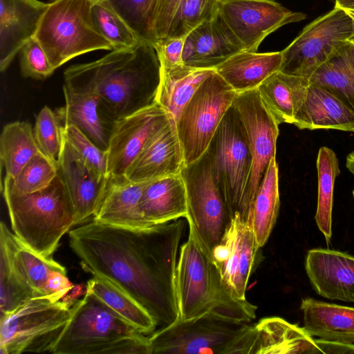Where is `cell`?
<instances>
[{"label": "cell", "mask_w": 354, "mask_h": 354, "mask_svg": "<svg viewBox=\"0 0 354 354\" xmlns=\"http://www.w3.org/2000/svg\"><path fill=\"white\" fill-rule=\"evenodd\" d=\"M92 15L97 30L111 43L113 50L131 48L142 40L107 0H95Z\"/></svg>", "instance_id": "obj_39"}, {"label": "cell", "mask_w": 354, "mask_h": 354, "mask_svg": "<svg viewBox=\"0 0 354 354\" xmlns=\"http://www.w3.org/2000/svg\"><path fill=\"white\" fill-rule=\"evenodd\" d=\"M278 165L273 158L256 194L251 227L258 245L261 248L268 241L279 214Z\"/></svg>", "instance_id": "obj_35"}, {"label": "cell", "mask_w": 354, "mask_h": 354, "mask_svg": "<svg viewBox=\"0 0 354 354\" xmlns=\"http://www.w3.org/2000/svg\"><path fill=\"white\" fill-rule=\"evenodd\" d=\"M321 353L315 339L303 327L279 317H268L251 324L242 346L241 354Z\"/></svg>", "instance_id": "obj_21"}, {"label": "cell", "mask_w": 354, "mask_h": 354, "mask_svg": "<svg viewBox=\"0 0 354 354\" xmlns=\"http://www.w3.org/2000/svg\"><path fill=\"white\" fill-rule=\"evenodd\" d=\"M318 177L317 206L315 220L327 243L332 237V212L335 178L340 171L337 157L333 150L319 148L317 158Z\"/></svg>", "instance_id": "obj_36"}, {"label": "cell", "mask_w": 354, "mask_h": 354, "mask_svg": "<svg viewBox=\"0 0 354 354\" xmlns=\"http://www.w3.org/2000/svg\"><path fill=\"white\" fill-rule=\"evenodd\" d=\"M346 168L354 176V152L347 162Z\"/></svg>", "instance_id": "obj_51"}, {"label": "cell", "mask_w": 354, "mask_h": 354, "mask_svg": "<svg viewBox=\"0 0 354 354\" xmlns=\"http://www.w3.org/2000/svg\"><path fill=\"white\" fill-rule=\"evenodd\" d=\"M214 71L185 64L171 68L161 66L157 103L176 123L198 88Z\"/></svg>", "instance_id": "obj_30"}, {"label": "cell", "mask_w": 354, "mask_h": 354, "mask_svg": "<svg viewBox=\"0 0 354 354\" xmlns=\"http://www.w3.org/2000/svg\"><path fill=\"white\" fill-rule=\"evenodd\" d=\"M349 11H351V12L354 13V10H349Z\"/></svg>", "instance_id": "obj_53"}, {"label": "cell", "mask_w": 354, "mask_h": 354, "mask_svg": "<svg viewBox=\"0 0 354 354\" xmlns=\"http://www.w3.org/2000/svg\"><path fill=\"white\" fill-rule=\"evenodd\" d=\"M146 335L86 290L51 353L151 354Z\"/></svg>", "instance_id": "obj_4"}, {"label": "cell", "mask_w": 354, "mask_h": 354, "mask_svg": "<svg viewBox=\"0 0 354 354\" xmlns=\"http://www.w3.org/2000/svg\"><path fill=\"white\" fill-rule=\"evenodd\" d=\"M182 0H151L145 21V40L153 44L167 38Z\"/></svg>", "instance_id": "obj_42"}, {"label": "cell", "mask_w": 354, "mask_h": 354, "mask_svg": "<svg viewBox=\"0 0 354 354\" xmlns=\"http://www.w3.org/2000/svg\"><path fill=\"white\" fill-rule=\"evenodd\" d=\"M141 39L145 40V21L151 0H107Z\"/></svg>", "instance_id": "obj_45"}, {"label": "cell", "mask_w": 354, "mask_h": 354, "mask_svg": "<svg viewBox=\"0 0 354 354\" xmlns=\"http://www.w3.org/2000/svg\"><path fill=\"white\" fill-rule=\"evenodd\" d=\"M95 1V0H94Z\"/></svg>", "instance_id": "obj_55"}, {"label": "cell", "mask_w": 354, "mask_h": 354, "mask_svg": "<svg viewBox=\"0 0 354 354\" xmlns=\"http://www.w3.org/2000/svg\"><path fill=\"white\" fill-rule=\"evenodd\" d=\"M352 19L334 7L304 28L283 50L279 71L308 80L351 35Z\"/></svg>", "instance_id": "obj_12"}, {"label": "cell", "mask_w": 354, "mask_h": 354, "mask_svg": "<svg viewBox=\"0 0 354 354\" xmlns=\"http://www.w3.org/2000/svg\"><path fill=\"white\" fill-rule=\"evenodd\" d=\"M218 1H220V0H218Z\"/></svg>", "instance_id": "obj_54"}, {"label": "cell", "mask_w": 354, "mask_h": 354, "mask_svg": "<svg viewBox=\"0 0 354 354\" xmlns=\"http://www.w3.org/2000/svg\"><path fill=\"white\" fill-rule=\"evenodd\" d=\"M309 81L329 91L354 112V46L345 41Z\"/></svg>", "instance_id": "obj_31"}, {"label": "cell", "mask_w": 354, "mask_h": 354, "mask_svg": "<svg viewBox=\"0 0 354 354\" xmlns=\"http://www.w3.org/2000/svg\"><path fill=\"white\" fill-rule=\"evenodd\" d=\"M184 227L180 218L145 229L93 220L70 230L69 245L85 270L124 290L162 328L178 319L176 270Z\"/></svg>", "instance_id": "obj_1"}, {"label": "cell", "mask_w": 354, "mask_h": 354, "mask_svg": "<svg viewBox=\"0 0 354 354\" xmlns=\"http://www.w3.org/2000/svg\"><path fill=\"white\" fill-rule=\"evenodd\" d=\"M305 270L317 295L354 303V256L328 248L308 250Z\"/></svg>", "instance_id": "obj_18"}, {"label": "cell", "mask_w": 354, "mask_h": 354, "mask_svg": "<svg viewBox=\"0 0 354 354\" xmlns=\"http://www.w3.org/2000/svg\"><path fill=\"white\" fill-rule=\"evenodd\" d=\"M62 133L67 142L91 167L99 174L107 176L106 151L98 148L73 124L62 126Z\"/></svg>", "instance_id": "obj_43"}, {"label": "cell", "mask_w": 354, "mask_h": 354, "mask_svg": "<svg viewBox=\"0 0 354 354\" xmlns=\"http://www.w3.org/2000/svg\"><path fill=\"white\" fill-rule=\"evenodd\" d=\"M281 63V51L242 50L217 66L214 71L236 93H241L257 88L266 79L279 71Z\"/></svg>", "instance_id": "obj_28"}, {"label": "cell", "mask_w": 354, "mask_h": 354, "mask_svg": "<svg viewBox=\"0 0 354 354\" xmlns=\"http://www.w3.org/2000/svg\"><path fill=\"white\" fill-rule=\"evenodd\" d=\"M58 173L75 209V225L86 223L97 212L106 192L109 177L91 167L64 137Z\"/></svg>", "instance_id": "obj_17"}, {"label": "cell", "mask_w": 354, "mask_h": 354, "mask_svg": "<svg viewBox=\"0 0 354 354\" xmlns=\"http://www.w3.org/2000/svg\"><path fill=\"white\" fill-rule=\"evenodd\" d=\"M218 0H182L168 37H186L198 25L212 19L218 11Z\"/></svg>", "instance_id": "obj_41"}, {"label": "cell", "mask_w": 354, "mask_h": 354, "mask_svg": "<svg viewBox=\"0 0 354 354\" xmlns=\"http://www.w3.org/2000/svg\"><path fill=\"white\" fill-rule=\"evenodd\" d=\"M345 10L348 13V15L351 17V19H352V24H353V32H352V34L347 39V40L346 41H347V42H348V43H350V44H351L352 45L354 46V13L351 12L349 10Z\"/></svg>", "instance_id": "obj_50"}, {"label": "cell", "mask_w": 354, "mask_h": 354, "mask_svg": "<svg viewBox=\"0 0 354 354\" xmlns=\"http://www.w3.org/2000/svg\"><path fill=\"white\" fill-rule=\"evenodd\" d=\"M232 105L245 127L252 157L249 187L252 212L257 191L271 160L275 158L279 123L263 104L257 88L236 93Z\"/></svg>", "instance_id": "obj_14"}, {"label": "cell", "mask_w": 354, "mask_h": 354, "mask_svg": "<svg viewBox=\"0 0 354 354\" xmlns=\"http://www.w3.org/2000/svg\"><path fill=\"white\" fill-rule=\"evenodd\" d=\"M139 206L142 216L151 225L186 218V189L180 174L148 182Z\"/></svg>", "instance_id": "obj_26"}, {"label": "cell", "mask_w": 354, "mask_h": 354, "mask_svg": "<svg viewBox=\"0 0 354 354\" xmlns=\"http://www.w3.org/2000/svg\"><path fill=\"white\" fill-rule=\"evenodd\" d=\"M250 325L211 313L178 319L149 336L151 354L239 353Z\"/></svg>", "instance_id": "obj_9"}, {"label": "cell", "mask_w": 354, "mask_h": 354, "mask_svg": "<svg viewBox=\"0 0 354 354\" xmlns=\"http://www.w3.org/2000/svg\"><path fill=\"white\" fill-rule=\"evenodd\" d=\"M147 183H133L125 177H109L106 192L93 220L131 229L154 226L144 218L139 206Z\"/></svg>", "instance_id": "obj_24"}, {"label": "cell", "mask_w": 354, "mask_h": 354, "mask_svg": "<svg viewBox=\"0 0 354 354\" xmlns=\"http://www.w3.org/2000/svg\"><path fill=\"white\" fill-rule=\"evenodd\" d=\"M65 84L99 98L115 122L157 103L161 66L153 44L141 40L101 58L74 64L64 73Z\"/></svg>", "instance_id": "obj_2"}, {"label": "cell", "mask_w": 354, "mask_h": 354, "mask_svg": "<svg viewBox=\"0 0 354 354\" xmlns=\"http://www.w3.org/2000/svg\"><path fill=\"white\" fill-rule=\"evenodd\" d=\"M64 106L56 109L61 124H73L98 148L106 151L115 124L93 93L63 86Z\"/></svg>", "instance_id": "obj_22"}, {"label": "cell", "mask_w": 354, "mask_h": 354, "mask_svg": "<svg viewBox=\"0 0 354 354\" xmlns=\"http://www.w3.org/2000/svg\"><path fill=\"white\" fill-rule=\"evenodd\" d=\"M75 302L32 297L1 315L0 353L51 351L69 322Z\"/></svg>", "instance_id": "obj_8"}, {"label": "cell", "mask_w": 354, "mask_h": 354, "mask_svg": "<svg viewBox=\"0 0 354 354\" xmlns=\"http://www.w3.org/2000/svg\"><path fill=\"white\" fill-rule=\"evenodd\" d=\"M73 288V283L66 276V271H57L51 274L48 281V296L55 300H61Z\"/></svg>", "instance_id": "obj_47"}, {"label": "cell", "mask_w": 354, "mask_h": 354, "mask_svg": "<svg viewBox=\"0 0 354 354\" xmlns=\"http://www.w3.org/2000/svg\"><path fill=\"white\" fill-rule=\"evenodd\" d=\"M292 124L299 129L354 132V112L327 89L310 84Z\"/></svg>", "instance_id": "obj_25"}, {"label": "cell", "mask_w": 354, "mask_h": 354, "mask_svg": "<svg viewBox=\"0 0 354 354\" xmlns=\"http://www.w3.org/2000/svg\"><path fill=\"white\" fill-rule=\"evenodd\" d=\"M185 37H168L154 42V46L160 66L166 68L174 67L183 62V51Z\"/></svg>", "instance_id": "obj_46"}, {"label": "cell", "mask_w": 354, "mask_h": 354, "mask_svg": "<svg viewBox=\"0 0 354 354\" xmlns=\"http://www.w3.org/2000/svg\"><path fill=\"white\" fill-rule=\"evenodd\" d=\"M13 259L22 279L36 297L48 296L47 283L53 272L66 271L51 257H44L24 245L16 236L13 243Z\"/></svg>", "instance_id": "obj_37"}, {"label": "cell", "mask_w": 354, "mask_h": 354, "mask_svg": "<svg viewBox=\"0 0 354 354\" xmlns=\"http://www.w3.org/2000/svg\"><path fill=\"white\" fill-rule=\"evenodd\" d=\"M353 198H354V189L353 190Z\"/></svg>", "instance_id": "obj_52"}, {"label": "cell", "mask_w": 354, "mask_h": 354, "mask_svg": "<svg viewBox=\"0 0 354 354\" xmlns=\"http://www.w3.org/2000/svg\"><path fill=\"white\" fill-rule=\"evenodd\" d=\"M86 290L145 335H151L158 326L154 318L135 299L109 280L93 276Z\"/></svg>", "instance_id": "obj_33"}, {"label": "cell", "mask_w": 354, "mask_h": 354, "mask_svg": "<svg viewBox=\"0 0 354 354\" xmlns=\"http://www.w3.org/2000/svg\"><path fill=\"white\" fill-rule=\"evenodd\" d=\"M335 7L346 10H354V0H335Z\"/></svg>", "instance_id": "obj_49"}, {"label": "cell", "mask_w": 354, "mask_h": 354, "mask_svg": "<svg viewBox=\"0 0 354 354\" xmlns=\"http://www.w3.org/2000/svg\"><path fill=\"white\" fill-rule=\"evenodd\" d=\"M48 6L39 0H0V70L5 71L34 37Z\"/></svg>", "instance_id": "obj_23"}, {"label": "cell", "mask_w": 354, "mask_h": 354, "mask_svg": "<svg viewBox=\"0 0 354 354\" xmlns=\"http://www.w3.org/2000/svg\"><path fill=\"white\" fill-rule=\"evenodd\" d=\"M58 174L57 167L42 153L32 157L12 179L1 180V190L15 195L34 193L48 187Z\"/></svg>", "instance_id": "obj_38"}, {"label": "cell", "mask_w": 354, "mask_h": 354, "mask_svg": "<svg viewBox=\"0 0 354 354\" xmlns=\"http://www.w3.org/2000/svg\"><path fill=\"white\" fill-rule=\"evenodd\" d=\"M1 192L13 233L24 245L50 258L75 221L73 205L59 173L38 192L24 195Z\"/></svg>", "instance_id": "obj_5"}, {"label": "cell", "mask_w": 354, "mask_h": 354, "mask_svg": "<svg viewBox=\"0 0 354 354\" xmlns=\"http://www.w3.org/2000/svg\"><path fill=\"white\" fill-rule=\"evenodd\" d=\"M184 165L176 123L171 120L149 141L124 177L133 183L149 182L180 174Z\"/></svg>", "instance_id": "obj_20"}, {"label": "cell", "mask_w": 354, "mask_h": 354, "mask_svg": "<svg viewBox=\"0 0 354 354\" xmlns=\"http://www.w3.org/2000/svg\"><path fill=\"white\" fill-rule=\"evenodd\" d=\"M171 120L156 104L116 121L106 151L107 176L124 177L149 141Z\"/></svg>", "instance_id": "obj_15"}, {"label": "cell", "mask_w": 354, "mask_h": 354, "mask_svg": "<svg viewBox=\"0 0 354 354\" xmlns=\"http://www.w3.org/2000/svg\"><path fill=\"white\" fill-rule=\"evenodd\" d=\"M15 238L3 221L0 225V311L1 315L15 310L27 300L35 297L32 290L25 283L13 259Z\"/></svg>", "instance_id": "obj_32"}, {"label": "cell", "mask_w": 354, "mask_h": 354, "mask_svg": "<svg viewBox=\"0 0 354 354\" xmlns=\"http://www.w3.org/2000/svg\"><path fill=\"white\" fill-rule=\"evenodd\" d=\"M218 12L243 50L252 52L276 30L306 18L275 0H220Z\"/></svg>", "instance_id": "obj_13"}, {"label": "cell", "mask_w": 354, "mask_h": 354, "mask_svg": "<svg viewBox=\"0 0 354 354\" xmlns=\"http://www.w3.org/2000/svg\"><path fill=\"white\" fill-rule=\"evenodd\" d=\"M243 50L218 11L210 20L193 29L185 37L183 62L201 69H214L231 56Z\"/></svg>", "instance_id": "obj_19"}, {"label": "cell", "mask_w": 354, "mask_h": 354, "mask_svg": "<svg viewBox=\"0 0 354 354\" xmlns=\"http://www.w3.org/2000/svg\"><path fill=\"white\" fill-rule=\"evenodd\" d=\"M236 95L215 71L198 88L176 122L185 165L205 153Z\"/></svg>", "instance_id": "obj_11"}, {"label": "cell", "mask_w": 354, "mask_h": 354, "mask_svg": "<svg viewBox=\"0 0 354 354\" xmlns=\"http://www.w3.org/2000/svg\"><path fill=\"white\" fill-rule=\"evenodd\" d=\"M34 136L39 151L58 168L64 146V136L55 112L44 106L36 117Z\"/></svg>", "instance_id": "obj_40"}, {"label": "cell", "mask_w": 354, "mask_h": 354, "mask_svg": "<svg viewBox=\"0 0 354 354\" xmlns=\"http://www.w3.org/2000/svg\"><path fill=\"white\" fill-rule=\"evenodd\" d=\"M309 80L284 74H272L258 87L260 97L277 122L292 124L306 99Z\"/></svg>", "instance_id": "obj_29"}, {"label": "cell", "mask_w": 354, "mask_h": 354, "mask_svg": "<svg viewBox=\"0 0 354 354\" xmlns=\"http://www.w3.org/2000/svg\"><path fill=\"white\" fill-rule=\"evenodd\" d=\"M176 291L180 320L209 313L242 322L256 317L257 306L228 292L212 258L189 227L187 240L180 248Z\"/></svg>", "instance_id": "obj_3"}, {"label": "cell", "mask_w": 354, "mask_h": 354, "mask_svg": "<svg viewBox=\"0 0 354 354\" xmlns=\"http://www.w3.org/2000/svg\"><path fill=\"white\" fill-rule=\"evenodd\" d=\"M321 353L325 354H354V344L315 339Z\"/></svg>", "instance_id": "obj_48"}, {"label": "cell", "mask_w": 354, "mask_h": 354, "mask_svg": "<svg viewBox=\"0 0 354 354\" xmlns=\"http://www.w3.org/2000/svg\"><path fill=\"white\" fill-rule=\"evenodd\" d=\"M94 0H51L37 26L35 39L56 70L71 59L95 50H112L92 15Z\"/></svg>", "instance_id": "obj_6"}, {"label": "cell", "mask_w": 354, "mask_h": 354, "mask_svg": "<svg viewBox=\"0 0 354 354\" xmlns=\"http://www.w3.org/2000/svg\"><path fill=\"white\" fill-rule=\"evenodd\" d=\"M39 152L34 129L29 122L16 121L3 127L0 138V157L4 178H15Z\"/></svg>", "instance_id": "obj_34"}, {"label": "cell", "mask_w": 354, "mask_h": 354, "mask_svg": "<svg viewBox=\"0 0 354 354\" xmlns=\"http://www.w3.org/2000/svg\"><path fill=\"white\" fill-rule=\"evenodd\" d=\"M19 54L21 72L25 77L43 80L55 71L44 49L34 37L24 44Z\"/></svg>", "instance_id": "obj_44"}, {"label": "cell", "mask_w": 354, "mask_h": 354, "mask_svg": "<svg viewBox=\"0 0 354 354\" xmlns=\"http://www.w3.org/2000/svg\"><path fill=\"white\" fill-rule=\"evenodd\" d=\"M259 248L252 227L236 216L213 250L212 259L223 283L236 299H245L248 282Z\"/></svg>", "instance_id": "obj_16"}, {"label": "cell", "mask_w": 354, "mask_h": 354, "mask_svg": "<svg viewBox=\"0 0 354 354\" xmlns=\"http://www.w3.org/2000/svg\"><path fill=\"white\" fill-rule=\"evenodd\" d=\"M303 328L312 337L346 344L354 343V307L303 299Z\"/></svg>", "instance_id": "obj_27"}, {"label": "cell", "mask_w": 354, "mask_h": 354, "mask_svg": "<svg viewBox=\"0 0 354 354\" xmlns=\"http://www.w3.org/2000/svg\"><path fill=\"white\" fill-rule=\"evenodd\" d=\"M207 151L232 219L238 216L251 226L249 187L252 157L245 127L233 105L223 116Z\"/></svg>", "instance_id": "obj_7"}, {"label": "cell", "mask_w": 354, "mask_h": 354, "mask_svg": "<svg viewBox=\"0 0 354 354\" xmlns=\"http://www.w3.org/2000/svg\"><path fill=\"white\" fill-rule=\"evenodd\" d=\"M180 175L186 189L189 227L212 258L232 217L215 180L207 151L196 161L184 165Z\"/></svg>", "instance_id": "obj_10"}]
</instances>
